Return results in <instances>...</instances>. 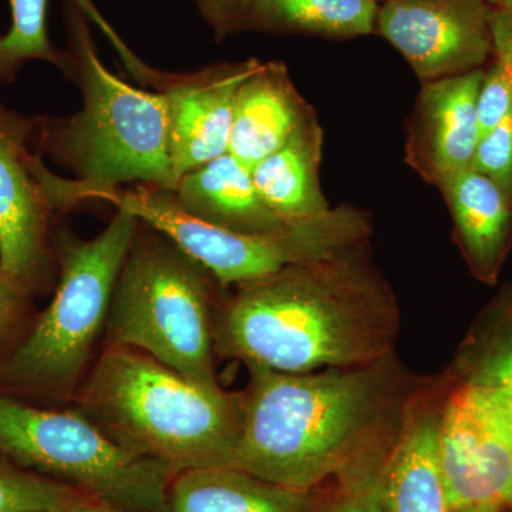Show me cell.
Masks as SVG:
<instances>
[{
    "label": "cell",
    "mask_w": 512,
    "mask_h": 512,
    "mask_svg": "<svg viewBox=\"0 0 512 512\" xmlns=\"http://www.w3.org/2000/svg\"><path fill=\"white\" fill-rule=\"evenodd\" d=\"M67 512H123L120 510H116V508H111L109 505L104 504H90L84 505V507L76 508V510L67 511Z\"/></svg>",
    "instance_id": "cell-29"
},
{
    "label": "cell",
    "mask_w": 512,
    "mask_h": 512,
    "mask_svg": "<svg viewBox=\"0 0 512 512\" xmlns=\"http://www.w3.org/2000/svg\"><path fill=\"white\" fill-rule=\"evenodd\" d=\"M103 201L170 239L207 269L222 288L247 284L286 266L338 254L363 244L372 231L369 218L362 211L338 207L285 234H241L188 214L175 200L173 190L146 184L111 191Z\"/></svg>",
    "instance_id": "cell-8"
},
{
    "label": "cell",
    "mask_w": 512,
    "mask_h": 512,
    "mask_svg": "<svg viewBox=\"0 0 512 512\" xmlns=\"http://www.w3.org/2000/svg\"><path fill=\"white\" fill-rule=\"evenodd\" d=\"M376 477L342 484L338 494L323 501L319 512H382L375 490Z\"/></svg>",
    "instance_id": "cell-27"
},
{
    "label": "cell",
    "mask_w": 512,
    "mask_h": 512,
    "mask_svg": "<svg viewBox=\"0 0 512 512\" xmlns=\"http://www.w3.org/2000/svg\"><path fill=\"white\" fill-rule=\"evenodd\" d=\"M77 409L131 453L177 474L234 466L244 394L191 382L138 350L106 346Z\"/></svg>",
    "instance_id": "cell-4"
},
{
    "label": "cell",
    "mask_w": 512,
    "mask_h": 512,
    "mask_svg": "<svg viewBox=\"0 0 512 512\" xmlns=\"http://www.w3.org/2000/svg\"><path fill=\"white\" fill-rule=\"evenodd\" d=\"M491 36L494 62L484 73L478 99L481 134L497 126L512 110V10L493 9Z\"/></svg>",
    "instance_id": "cell-24"
},
{
    "label": "cell",
    "mask_w": 512,
    "mask_h": 512,
    "mask_svg": "<svg viewBox=\"0 0 512 512\" xmlns=\"http://www.w3.org/2000/svg\"><path fill=\"white\" fill-rule=\"evenodd\" d=\"M74 2L79 5V8L83 10L84 15L87 18L93 19L99 15V10L96 9V6L93 5L92 0H74Z\"/></svg>",
    "instance_id": "cell-30"
},
{
    "label": "cell",
    "mask_w": 512,
    "mask_h": 512,
    "mask_svg": "<svg viewBox=\"0 0 512 512\" xmlns=\"http://www.w3.org/2000/svg\"><path fill=\"white\" fill-rule=\"evenodd\" d=\"M96 503L99 501L72 485L0 457V512H67Z\"/></svg>",
    "instance_id": "cell-23"
},
{
    "label": "cell",
    "mask_w": 512,
    "mask_h": 512,
    "mask_svg": "<svg viewBox=\"0 0 512 512\" xmlns=\"http://www.w3.org/2000/svg\"><path fill=\"white\" fill-rule=\"evenodd\" d=\"M0 457L116 510L170 512L173 471L121 447L79 409H40L0 396Z\"/></svg>",
    "instance_id": "cell-7"
},
{
    "label": "cell",
    "mask_w": 512,
    "mask_h": 512,
    "mask_svg": "<svg viewBox=\"0 0 512 512\" xmlns=\"http://www.w3.org/2000/svg\"><path fill=\"white\" fill-rule=\"evenodd\" d=\"M217 40L242 32L255 0H191Z\"/></svg>",
    "instance_id": "cell-26"
},
{
    "label": "cell",
    "mask_w": 512,
    "mask_h": 512,
    "mask_svg": "<svg viewBox=\"0 0 512 512\" xmlns=\"http://www.w3.org/2000/svg\"><path fill=\"white\" fill-rule=\"evenodd\" d=\"M214 282L170 239L138 221L111 298L106 346L146 353L191 382L218 389Z\"/></svg>",
    "instance_id": "cell-6"
},
{
    "label": "cell",
    "mask_w": 512,
    "mask_h": 512,
    "mask_svg": "<svg viewBox=\"0 0 512 512\" xmlns=\"http://www.w3.org/2000/svg\"><path fill=\"white\" fill-rule=\"evenodd\" d=\"M322 130L312 114L291 138L251 170L256 190L288 224L312 220L330 210L319 183Z\"/></svg>",
    "instance_id": "cell-19"
},
{
    "label": "cell",
    "mask_w": 512,
    "mask_h": 512,
    "mask_svg": "<svg viewBox=\"0 0 512 512\" xmlns=\"http://www.w3.org/2000/svg\"><path fill=\"white\" fill-rule=\"evenodd\" d=\"M484 70L433 80L421 92L409 141V161L430 183L473 163L478 138V99Z\"/></svg>",
    "instance_id": "cell-13"
},
{
    "label": "cell",
    "mask_w": 512,
    "mask_h": 512,
    "mask_svg": "<svg viewBox=\"0 0 512 512\" xmlns=\"http://www.w3.org/2000/svg\"><path fill=\"white\" fill-rule=\"evenodd\" d=\"M376 0H255L244 30L365 36L376 30Z\"/></svg>",
    "instance_id": "cell-20"
},
{
    "label": "cell",
    "mask_w": 512,
    "mask_h": 512,
    "mask_svg": "<svg viewBox=\"0 0 512 512\" xmlns=\"http://www.w3.org/2000/svg\"><path fill=\"white\" fill-rule=\"evenodd\" d=\"M493 9L512 10V0H487Z\"/></svg>",
    "instance_id": "cell-31"
},
{
    "label": "cell",
    "mask_w": 512,
    "mask_h": 512,
    "mask_svg": "<svg viewBox=\"0 0 512 512\" xmlns=\"http://www.w3.org/2000/svg\"><path fill=\"white\" fill-rule=\"evenodd\" d=\"M508 512H512V511H508Z\"/></svg>",
    "instance_id": "cell-32"
},
{
    "label": "cell",
    "mask_w": 512,
    "mask_h": 512,
    "mask_svg": "<svg viewBox=\"0 0 512 512\" xmlns=\"http://www.w3.org/2000/svg\"><path fill=\"white\" fill-rule=\"evenodd\" d=\"M392 355L311 373L252 370L234 467L295 490L376 477L410 402Z\"/></svg>",
    "instance_id": "cell-1"
},
{
    "label": "cell",
    "mask_w": 512,
    "mask_h": 512,
    "mask_svg": "<svg viewBox=\"0 0 512 512\" xmlns=\"http://www.w3.org/2000/svg\"><path fill=\"white\" fill-rule=\"evenodd\" d=\"M441 406L412 399L375 481L382 512H454L439 458Z\"/></svg>",
    "instance_id": "cell-14"
},
{
    "label": "cell",
    "mask_w": 512,
    "mask_h": 512,
    "mask_svg": "<svg viewBox=\"0 0 512 512\" xmlns=\"http://www.w3.org/2000/svg\"><path fill=\"white\" fill-rule=\"evenodd\" d=\"M439 458L454 512L512 511V437L493 392L460 373L443 400Z\"/></svg>",
    "instance_id": "cell-9"
},
{
    "label": "cell",
    "mask_w": 512,
    "mask_h": 512,
    "mask_svg": "<svg viewBox=\"0 0 512 512\" xmlns=\"http://www.w3.org/2000/svg\"><path fill=\"white\" fill-rule=\"evenodd\" d=\"M138 220L116 210L99 235L80 239L62 229L56 239L59 284L25 340L0 365V384L56 400L77 396L89 373L111 298L133 244Z\"/></svg>",
    "instance_id": "cell-5"
},
{
    "label": "cell",
    "mask_w": 512,
    "mask_h": 512,
    "mask_svg": "<svg viewBox=\"0 0 512 512\" xmlns=\"http://www.w3.org/2000/svg\"><path fill=\"white\" fill-rule=\"evenodd\" d=\"M26 292L28 289L6 274L0 266V346L8 336L13 322L18 318Z\"/></svg>",
    "instance_id": "cell-28"
},
{
    "label": "cell",
    "mask_w": 512,
    "mask_h": 512,
    "mask_svg": "<svg viewBox=\"0 0 512 512\" xmlns=\"http://www.w3.org/2000/svg\"><path fill=\"white\" fill-rule=\"evenodd\" d=\"M120 56L131 72L146 79L167 100L171 158L178 181L228 153L235 96L242 82L258 69L259 60L167 73L146 66L128 47Z\"/></svg>",
    "instance_id": "cell-12"
},
{
    "label": "cell",
    "mask_w": 512,
    "mask_h": 512,
    "mask_svg": "<svg viewBox=\"0 0 512 512\" xmlns=\"http://www.w3.org/2000/svg\"><path fill=\"white\" fill-rule=\"evenodd\" d=\"M440 187L471 272L495 284L512 244V197L471 167L448 175Z\"/></svg>",
    "instance_id": "cell-17"
},
{
    "label": "cell",
    "mask_w": 512,
    "mask_h": 512,
    "mask_svg": "<svg viewBox=\"0 0 512 512\" xmlns=\"http://www.w3.org/2000/svg\"><path fill=\"white\" fill-rule=\"evenodd\" d=\"M487 0H387L376 30L424 82L480 69L493 53Z\"/></svg>",
    "instance_id": "cell-11"
},
{
    "label": "cell",
    "mask_w": 512,
    "mask_h": 512,
    "mask_svg": "<svg viewBox=\"0 0 512 512\" xmlns=\"http://www.w3.org/2000/svg\"><path fill=\"white\" fill-rule=\"evenodd\" d=\"M312 114L284 64L261 62L235 96L228 154L252 170L284 146Z\"/></svg>",
    "instance_id": "cell-15"
},
{
    "label": "cell",
    "mask_w": 512,
    "mask_h": 512,
    "mask_svg": "<svg viewBox=\"0 0 512 512\" xmlns=\"http://www.w3.org/2000/svg\"><path fill=\"white\" fill-rule=\"evenodd\" d=\"M215 352L252 370L311 373L392 355L396 296L365 242L238 285L215 316Z\"/></svg>",
    "instance_id": "cell-2"
},
{
    "label": "cell",
    "mask_w": 512,
    "mask_h": 512,
    "mask_svg": "<svg viewBox=\"0 0 512 512\" xmlns=\"http://www.w3.org/2000/svg\"><path fill=\"white\" fill-rule=\"evenodd\" d=\"M460 373L493 392L512 437V286L488 312Z\"/></svg>",
    "instance_id": "cell-21"
},
{
    "label": "cell",
    "mask_w": 512,
    "mask_h": 512,
    "mask_svg": "<svg viewBox=\"0 0 512 512\" xmlns=\"http://www.w3.org/2000/svg\"><path fill=\"white\" fill-rule=\"evenodd\" d=\"M471 168L512 197V110L478 138Z\"/></svg>",
    "instance_id": "cell-25"
},
{
    "label": "cell",
    "mask_w": 512,
    "mask_h": 512,
    "mask_svg": "<svg viewBox=\"0 0 512 512\" xmlns=\"http://www.w3.org/2000/svg\"><path fill=\"white\" fill-rule=\"evenodd\" d=\"M64 22L83 106L73 116L37 120L36 143L40 153L74 174L67 180L70 205L103 201L130 183L175 190L164 94L136 89L104 66L89 19L74 0H64Z\"/></svg>",
    "instance_id": "cell-3"
},
{
    "label": "cell",
    "mask_w": 512,
    "mask_h": 512,
    "mask_svg": "<svg viewBox=\"0 0 512 512\" xmlns=\"http://www.w3.org/2000/svg\"><path fill=\"white\" fill-rule=\"evenodd\" d=\"M173 194L188 214L241 234H285L302 224H288L271 210L251 170L228 153L184 174Z\"/></svg>",
    "instance_id": "cell-16"
},
{
    "label": "cell",
    "mask_w": 512,
    "mask_h": 512,
    "mask_svg": "<svg viewBox=\"0 0 512 512\" xmlns=\"http://www.w3.org/2000/svg\"><path fill=\"white\" fill-rule=\"evenodd\" d=\"M12 25L0 36V83L12 79L29 60H42L56 66L73 80V62L69 52H62L47 35L49 0H9Z\"/></svg>",
    "instance_id": "cell-22"
},
{
    "label": "cell",
    "mask_w": 512,
    "mask_h": 512,
    "mask_svg": "<svg viewBox=\"0 0 512 512\" xmlns=\"http://www.w3.org/2000/svg\"><path fill=\"white\" fill-rule=\"evenodd\" d=\"M323 498L269 483L234 466L177 474L168 491L170 512H319Z\"/></svg>",
    "instance_id": "cell-18"
},
{
    "label": "cell",
    "mask_w": 512,
    "mask_h": 512,
    "mask_svg": "<svg viewBox=\"0 0 512 512\" xmlns=\"http://www.w3.org/2000/svg\"><path fill=\"white\" fill-rule=\"evenodd\" d=\"M36 126L0 107V266L28 291L46 269L50 224L62 214L55 173L30 150Z\"/></svg>",
    "instance_id": "cell-10"
}]
</instances>
